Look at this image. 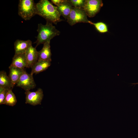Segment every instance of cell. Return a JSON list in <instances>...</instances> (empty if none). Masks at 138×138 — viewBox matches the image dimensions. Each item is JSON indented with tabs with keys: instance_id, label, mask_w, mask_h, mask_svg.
I'll use <instances>...</instances> for the list:
<instances>
[{
	"instance_id": "cell-1",
	"label": "cell",
	"mask_w": 138,
	"mask_h": 138,
	"mask_svg": "<svg viewBox=\"0 0 138 138\" xmlns=\"http://www.w3.org/2000/svg\"><path fill=\"white\" fill-rule=\"evenodd\" d=\"M36 14L44 18L46 21L56 24L63 20L56 6L48 0H40L36 4Z\"/></svg>"
},
{
	"instance_id": "cell-2",
	"label": "cell",
	"mask_w": 138,
	"mask_h": 138,
	"mask_svg": "<svg viewBox=\"0 0 138 138\" xmlns=\"http://www.w3.org/2000/svg\"><path fill=\"white\" fill-rule=\"evenodd\" d=\"M46 21L45 25L41 23L38 25L37 30L38 35L37 37V40L34 43L36 44L35 48L41 44H43L46 42L50 41L54 37L60 34V31L53 25L52 23Z\"/></svg>"
},
{
	"instance_id": "cell-3",
	"label": "cell",
	"mask_w": 138,
	"mask_h": 138,
	"mask_svg": "<svg viewBox=\"0 0 138 138\" xmlns=\"http://www.w3.org/2000/svg\"><path fill=\"white\" fill-rule=\"evenodd\" d=\"M18 14L25 20H30L36 14V4L33 0H20L18 5Z\"/></svg>"
},
{
	"instance_id": "cell-4",
	"label": "cell",
	"mask_w": 138,
	"mask_h": 138,
	"mask_svg": "<svg viewBox=\"0 0 138 138\" xmlns=\"http://www.w3.org/2000/svg\"><path fill=\"white\" fill-rule=\"evenodd\" d=\"M87 15L82 8L73 7L67 21L71 26L78 23H89Z\"/></svg>"
},
{
	"instance_id": "cell-5",
	"label": "cell",
	"mask_w": 138,
	"mask_h": 138,
	"mask_svg": "<svg viewBox=\"0 0 138 138\" xmlns=\"http://www.w3.org/2000/svg\"><path fill=\"white\" fill-rule=\"evenodd\" d=\"M103 5L101 0H85L83 9L87 16L93 17L99 12Z\"/></svg>"
},
{
	"instance_id": "cell-6",
	"label": "cell",
	"mask_w": 138,
	"mask_h": 138,
	"mask_svg": "<svg viewBox=\"0 0 138 138\" xmlns=\"http://www.w3.org/2000/svg\"><path fill=\"white\" fill-rule=\"evenodd\" d=\"M16 86L21 87L27 91L34 88L36 86V84L33 75L30 74H28L24 70L16 84Z\"/></svg>"
},
{
	"instance_id": "cell-7",
	"label": "cell",
	"mask_w": 138,
	"mask_h": 138,
	"mask_svg": "<svg viewBox=\"0 0 138 138\" xmlns=\"http://www.w3.org/2000/svg\"><path fill=\"white\" fill-rule=\"evenodd\" d=\"M25 94L26 103L33 106L41 104L43 97V91L41 88H39L35 91H26Z\"/></svg>"
},
{
	"instance_id": "cell-8",
	"label": "cell",
	"mask_w": 138,
	"mask_h": 138,
	"mask_svg": "<svg viewBox=\"0 0 138 138\" xmlns=\"http://www.w3.org/2000/svg\"><path fill=\"white\" fill-rule=\"evenodd\" d=\"M27 64V68H31L38 61V51L32 45L31 46L25 53Z\"/></svg>"
},
{
	"instance_id": "cell-9",
	"label": "cell",
	"mask_w": 138,
	"mask_h": 138,
	"mask_svg": "<svg viewBox=\"0 0 138 138\" xmlns=\"http://www.w3.org/2000/svg\"><path fill=\"white\" fill-rule=\"evenodd\" d=\"M31 45L32 42L30 40H17L14 43L15 54H25Z\"/></svg>"
},
{
	"instance_id": "cell-10",
	"label": "cell",
	"mask_w": 138,
	"mask_h": 138,
	"mask_svg": "<svg viewBox=\"0 0 138 138\" xmlns=\"http://www.w3.org/2000/svg\"><path fill=\"white\" fill-rule=\"evenodd\" d=\"M50 41H48L44 43L42 49L38 51V60H43L51 61L52 54Z\"/></svg>"
},
{
	"instance_id": "cell-11",
	"label": "cell",
	"mask_w": 138,
	"mask_h": 138,
	"mask_svg": "<svg viewBox=\"0 0 138 138\" xmlns=\"http://www.w3.org/2000/svg\"><path fill=\"white\" fill-rule=\"evenodd\" d=\"M51 62L46 60H39L31 68L30 74H36L46 70L51 65Z\"/></svg>"
},
{
	"instance_id": "cell-12",
	"label": "cell",
	"mask_w": 138,
	"mask_h": 138,
	"mask_svg": "<svg viewBox=\"0 0 138 138\" xmlns=\"http://www.w3.org/2000/svg\"><path fill=\"white\" fill-rule=\"evenodd\" d=\"M8 77L12 83L13 87L18 81L24 70L15 67L10 66Z\"/></svg>"
},
{
	"instance_id": "cell-13",
	"label": "cell",
	"mask_w": 138,
	"mask_h": 138,
	"mask_svg": "<svg viewBox=\"0 0 138 138\" xmlns=\"http://www.w3.org/2000/svg\"><path fill=\"white\" fill-rule=\"evenodd\" d=\"M56 7L61 15L66 19L68 18L73 7L69 0H64L61 4Z\"/></svg>"
},
{
	"instance_id": "cell-14",
	"label": "cell",
	"mask_w": 138,
	"mask_h": 138,
	"mask_svg": "<svg viewBox=\"0 0 138 138\" xmlns=\"http://www.w3.org/2000/svg\"><path fill=\"white\" fill-rule=\"evenodd\" d=\"M10 66L21 69L27 67V64L25 54H15Z\"/></svg>"
},
{
	"instance_id": "cell-15",
	"label": "cell",
	"mask_w": 138,
	"mask_h": 138,
	"mask_svg": "<svg viewBox=\"0 0 138 138\" xmlns=\"http://www.w3.org/2000/svg\"><path fill=\"white\" fill-rule=\"evenodd\" d=\"M0 87L8 90L12 89L13 88L10 78L4 71L0 72Z\"/></svg>"
},
{
	"instance_id": "cell-16",
	"label": "cell",
	"mask_w": 138,
	"mask_h": 138,
	"mask_svg": "<svg viewBox=\"0 0 138 138\" xmlns=\"http://www.w3.org/2000/svg\"><path fill=\"white\" fill-rule=\"evenodd\" d=\"M17 102L15 95L11 89L8 90L5 98L4 104L11 106H15Z\"/></svg>"
},
{
	"instance_id": "cell-17",
	"label": "cell",
	"mask_w": 138,
	"mask_h": 138,
	"mask_svg": "<svg viewBox=\"0 0 138 138\" xmlns=\"http://www.w3.org/2000/svg\"><path fill=\"white\" fill-rule=\"evenodd\" d=\"M89 23L93 25L96 30L100 33H104L108 32V26L104 22L99 21L94 23L90 21Z\"/></svg>"
},
{
	"instance_id": "cell-18",
	"label": "cell",
	"mask_w": 138,
	"mask_h": 138,
	"mask_svg": "<svg viewBox=\"0 0 138 138\" xmlns=\"http://www.w3.org/2000/svg\"><path fill=\"white\" fill-rule=\"evenodd\" d=\"M85 0H69L72 6L74 7L83 8Z\"/></svg>"
},
{
	"instance_id": "cell-19",
	"label": "cell",
	"mask_w": 138,
	"mask_h": 138,
	"mask_svg": "<svg viewBox=\"0 0 138 138\" xmlns=\"http://www.w3.org/2000/svg\"><path fill=\"white\" fill-rule=\"evenodd\" d=\"M8 90L7 89L0 87V105L4 104L5 100Z\"/></svg>"
},
{
	"instance_id": "cell-20",
	"label": "cell",
	"mask_w": 138,
	"mask_h": 138,
	"mask_svg": "<svg viewBox=\"0 0 138 138\" xmlns=\"http://www.w3.org/2000/svg\"><path fill=\"white\" fill-rule=\"evenodd\" d=\"M64 1V0H51V2L52 3L57 6L61 4Z\"/></svg>"
},
{
	"instance_id": "cell-21",
	"label": "cell",
	"mask_w": 138,
	"mask_h": 138,
	"mask_svg": "<svg viewBox=\"0 0 138 138\" xmlns=\"http://www.w3.org/2000/svg\"><path fill=\"white\" fill-rule=\"evenodd\" d=\"M131 84H132V85H136V84H138V83H131Z\"/></svg>"
}]
</instances>
